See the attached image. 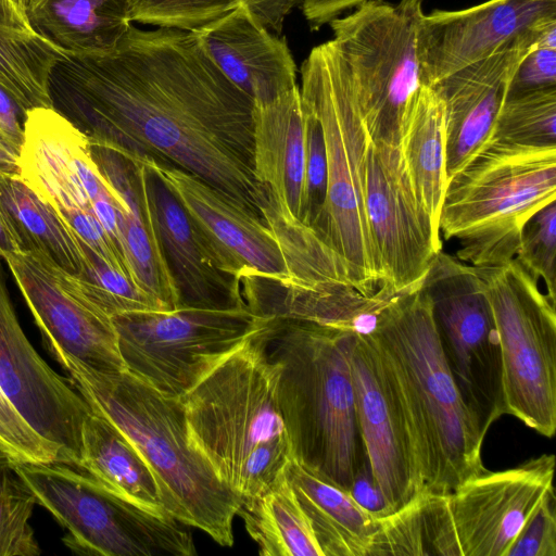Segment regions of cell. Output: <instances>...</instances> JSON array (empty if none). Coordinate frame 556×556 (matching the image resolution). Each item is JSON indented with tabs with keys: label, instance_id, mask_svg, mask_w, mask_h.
<instances>
[{
	"label": "cell",
	"instance_id": "1",
	"mask_svg": "<svg viewBox=\"0 0 556 556\" xmlns=\"http://www.w3.org/2000/svg\"><path fill=\"white\" fill-rule=\"evenodd\" d=\"M52 109L93 144L185 169L261 216L254 102L216 67L194 31L130 26L105 54L63 53Z\"/></svg>",
	"mask_w": 556,
	"mask_h": 556
},
{
	"label": "cell",
	"instance_id": "2",
	"mask_svg": "<svg viewBox=\"0 0 556 556\" xmlns=\"http://www.w3.org/2000/svg\"><path fill=\"white\" fill-rule=\"evenodd\" d=\"M368 334L407 417L421 494L448 493L484 472L485 435L454 381L421 287L399 295Z\"/></svg>",
	"mask_w": 556,
	"mask_h": 556
},
{
	"label": "cell",
	"instance_id": "3",
	"mask_svg": "<svg viewBox=\"0 0 556 556\" xmlns=\"http://www.w3.org/2000/svg\"><path fill=\"white\" fill-rule=\"evenodd\" d=\"M356 333L313 323L269 318L266 351L292 459L350 492L368 456L358 426L350 352Z\"/></svg>",
	"mask_w": 556,
	"mask_h": 556
},
{
	"label": "cell",
	"instance_id": "4",
	"mask_svg": "<svg viewBox=\"0 0 556 556\" xmlns=\"http://www.w3.org/2000/svg\"><path fill=\"white\" fill-rule=\"evenodd\" d=\"M267 321L180 397L192 444L240 505L275 484L292 459Z\"/></svg>",
	"mask_w": 556,
	"mask_h": 556
},
{
	"label": "cell",
	"instance_id": "5",
	"mask_svg": "<svg viewBox=\"0 0 556 556\" xmlns=\"http://www.w3.org/2000/svg\"><path fill=\"white\" fill-rule=\"evenodd\" d=\"M58 362L91 409L140 452L156 479L166 513L231 546L239 498L192 444L180 399L161 394L127 370L100 372L66 356Z\"/></svg>",
	"mask_w": 556,
	"mask_h": 556
},
{
	"label": "cell",
	"instance_id": "6",
	"mask_svg": "<svg viewBox=\"0 0 556 556\" xmlns=\"http://www.w3.org/2000/svg\"><path fill=\"white\" fill-rule=\"evenodd\" d=\"M301 101L318 119L325 142L328 189L313 228L337 254L352 286L365 294L383 285L365 207L370 138L345 64L331 40L312 49L301 66Z\"/></svg>",
	"mask_w": 556,
	"mask_h": 556
},
{
	"label": "cell",
	"instance_id": "7",
	"mask_svg": "<svg viewBox=\"0 0 556 556\" xmlns=\"http://www.w3.org/2000/svg\"><path fill=\"white\" fill-rule=\"evenodd\" d=\"M556 199V147L489 143L446 185L439 230L475 267L515 258L522 229Z\"/></svg>",
	"mask_w": 556,
	"mask_h": 556
},
{
	"label": "cell",
	"instance_id": "8",
	"mask_svg": "<svg viewBox=\"0 0 556 556\" xmlns=\"http://www.w3.org/2000/svg\"><path fill=\"white\" fill-rule=\"evenodd\" d=\"M422 1L367 0L350 15L329 22L331 41L374 142L400 146L405 119L422 86L417 53Z\"/></svg>",
	"mask_w": 556,
	"mask_h": 556
},
{
	"label": "cell",
	"instance_id": "9",
	"mask_svg": "<svg viewBox=\"0 0 556 556\" xmlns=\"http://www.w3.org/2000/svg\"><path fill=\"white\" fill-rule=\"evenodd\" d=\"M555 455L503 471L485 470L445 494L412 501L422 555L507 556L516 538L554 490Z\"/></svg>",
	"mask_w": 556,
	"mask_h": 556
},
{
	"label": "cell",
	"instance_id": "10",
	"mask_svg": "<svg viewBox=\"0 0 556 556\" xmlns=\"http://www.w3.org/2000/svg\"><path fill=\"white\" fill-rule=\"evenodd\" d=\"M17 475L64 527L65 544L102 556H192L191 533L169 515H156L113 493L81 469L61 462L15 463Z\"/></svg>",
	"mask_w": 556,
	"mask_h": 556
},
{
	"label": "cell",
	"instance_id": "11",
	"mask_svg": "<svg viewBox=\"0 0 556 556\" xmlns=\"http://www.w3.org/2000/svg\"><path fill=\"white\" fill-rule=\"evenodd\" d=\"M476 270L497 329L505 414L552 438L556 431V303L516 258Z\"/></svg>",
	"mask_w": 556,
	"mask_h": 556
},
{
	"label": "cell",
	"instance_id": "12",
	"mask_svg": "<svg viewBox=\"0 0 556 556\" xmlns=\"http://www.w3.org/2000/svg\"><path fill=\"white\" fill-rule=\"evenodd\" d=\"M111 318L125 370L174 399H180L268 320L248 305H181Z\"/></svg>",
	"mask_w": 556,
	"mask_h": 556
},
{
	"label": "cell",
	"instance_id": "13",
	"mask_svg": "<svg viewBox=\"0 0 556 556\" xmlns=\"http://www.w3.org/2000/svg\"><path fill=\"white\" fill-rule=\"evenodd\" d=\"M439 341L480 430L505 414L501 346L494 316L476 267L442 250L421 283Z\"/></svg>",
	"mask_w": 556,
	"mask_h": 556
},
{
	"label": "cell",
	"instance_id": "14",
	"mask_svg": "<svg viewBox=\"0 0 556 556\" xmlns=\"http://www.w3.org/2000/svg\"><path fill=\"white\" fill-rule=\"evenodd\" d=\"M365 207L383 282L396 292L417 290L442 244L414 192L400 147L370 140Z\"/></svg>",
	"mask_w": 556,
	"mask_h": 556
},
{
	"label": "cell",
	"instance_id": "15",
	"mask_svg": "<svg viewBox=\"0 0 556 556\" xmlns=\"http://www.w3.org/2000/svg\"><path fill=\"white\" fill-rule=\"evenodd\" d=\"M56 361L71 357L100 372L125 370L112 318L46 255L28 251L2 257Z\"/></svg>",
	"mask_w": 556,
	"mask_h": 556
},
{
	"label": "cell",
	"instance_id": "16",
	"mask_svg": "<svg viewBox=\"0 0 556 556\" xmlns=\"http://www.w3.org/2000/svg\"><path fill=\"white\" fill-rule=\"evenodd\" d=\"M141 160L190 217L217 269L238 282L287 283L279 244L262 217L185 169L152 157Z\"/></svg>",
	"mask_w": 556,
	"mask_h": 556
},
{
	"label": "cell",
	"instance_id": "17",
	"mask_svg": "<svg viewBox=\"0 0 556 556\" xmlns=\"http://www.w3.org/2000/svg\"><path fill=\"white\" fill-rule=\"evenodd\" d=\"M0 389L27 424L60 448L62 463L78 468L83 425L92 409L28 341L12 305L1 257Z\"/></svg>",
	"mask_w": 556,
	"mask_h": 556
},
{
	"label": "cell",
	"instance_id": "18",
	"mask_svg": "<svg viewBox=\"0 0 556 556\" xmlns=\"http://www.w3.org/2000/svg\"><path fill=\"white\" fill-rule=\"evenodd\" d=\"M350 364L362 438L376 482L393 514L422 490L408 420L369 334L354 336Z\"/></svg>",
	"mask_w": 556,
	"mask_h": 556
},
{
	"label": "cell",
	"instance_id": "19",
	"mask_svg": "<svg viewBox=\"0 0 556 556\" xmlns=\"http://www.w3.org/2000/svg\"><path fill=\"white\" fill-rule=\"evenodd\" d=\"M556 21V0H489L424 14L417 33L421 81L432 87L511 40Z\"/></svg>",
	"mask_w": 556,
	"mask_h": 556
},
{
	"label": "cell",
	"instance_id": "20",
	"mask_svg": "<svg viewBox=\"0 0 556 556\" xmlns=\"http://www.w3.org/2000/svg\"><path fill=\"white\" fill-rule=\"evenodd\" d=\"M20 176L67 224L93 213L92 202L102 197L125 205L99 170L89 139L52 108L26 113Z\"/></svg>",
	"mask_w": 556,
	"mask_h": 556
},
{
	"label": "cell",
	"instance_id": "21",
	"mask_svg": "<svg viewBox=\"0 0 556 556\" xmlns=\"http://www.w3.org/2000/svg\"><path fill=\"white\" fill-rule=\"evenodd\" d=\"M545 27L511 40L431 87L444 110L447 181L489 144L513 75L538 46Z\"/></svg>",
	"mask_w": 556,
	"mask_h": 556
},
{
	"label": "cell",
	"instance_id": "22",
	"mask_svg": "<svg viewBox=\"0 0 556 556\" xmlns=\"http://www.w3.org/2000/svg\"><path fill=\"white\" fill-rule=\"evenodd\" d=\"M90 144L99 170L127 205L125 211L118 210V248L132 281L163 311L176 309L180 294L154 222L144 163L112 148Z\"/></svg>",
	"mask_w": 556,
	"mask_h": 556
},
{
	"label": "cell",
	"instance_id": "23",
	"mask_svg": "<svg viewBox=\"0 0 556 556\" xmlns=\"http://www.w3.org/2000/svg\"><path fill=\"white\" fill-rule=\"evenodd\" d=\"M194 33L220 73L254 103L298 86L286 38L263 27L241 5Z\"/></svg>",
	"mask_w": 556,
	"mask_h": 556
},
{
	"label": "cell",
	"instance_id": "24",
	"mask_svg": "<svg viewBox=\"0 0 556 556\" xmlns=\"http://www.w3.org/2000/svg\"><path fill=\"white\" fill-rule=\"evenodd\" d=\"M146 167L154 222L179 290L180 306L227 308L247 305L239 282L217 269L182 206L161 179Z\"/></svg>",
	"mask_w": 556,
	"mask_h": 556
},
{
	"label": "cell",
	"instance_id": "25",
	"mask_svg": "<svg viewBox=\"0 0 556 556\" xmlns=\"http://www.w3.org/2000/svg\"><path fill=\"white\" fill-rule=\"evenodd\" d=\"M306 159L300 87L253 106V174L281 212L303 218Z\"/></svg>",
	"mask_w": 556,
	"mask_h": 556
},
{
	"label": "cell",
	"instance_id": "26",
	"mask_svg": "<svg viewBox=\"0 0 556 556\" xmlns=\"http://www.w3.org/2000/svg\"><path fill=\"white\" fill-rule=\"evenodd\" d=\"M260 287L254 280L244 282L248 307L256 315L292 319L319 326L368 334L376 328L384 309L401 294L384 285L377 292L365 294L348 283L321 287ZM407 293V292H406Z\"/></svg>",
	"mask_w": 556,
	"mask_h": 556
},
{
	"label": "cell",
	"instance_id": "27",
	"mask_svg": "<svg viewBox=\"0 0 556 556\" xmlns=\"http://www.w3.org/2000/svg\"><path fill=\"white\" fill-rule=\"evenodd\" d=\"M285 475L306 515L323 556H372L381 527L376 517L343 491L291 459Z\"/></svg>",
	"mask_w": 556,
	"mask_h": 556
},
{
	"label": "cell",
	"instance_id": "28",
	"mask_svg": "<svg viewBox=\"0 0 556 556\" xmlns=\"http://www.w3.org/2000/svg\"><path fill=\"white\" fill-rule=\"evenodd\" d=\"M131 0H29L28 27L64 53L113 51L131 26Z\"/></svg>",
	"mask_w": 556,
	"mask_h": 556
},
{
	"label": "cell",
	"instance_id": "29",
	"mask_svg": "<svg viewBox=\"0 0 556 556\" xmlns=\"http://www.w3.org/2000/svg\"><path fill=\"white\" fill-rule=\"evenodd\" d=\"M78 468L141 508L168 515L156 479L140 452L117 427L94 410L83 425Z\"/></svg>",
	"mask_w": 556,
	"mask_h": 556
},
{
	"label": "cell",
	"instance_id": "30",
	"mask_svg": "<svg viewBox=\"0 0 556 556\" xmlns=\"http://www.w3.org/2000/svg\"><path fill=\"white\" fill-rule=\"evenodd\" d=\"M401 153L414 192L439 228L447 185L443 104L431 87L421 86L405 119Z\"/></svg>",
	"mask_w": 556,
	"mask_h": 556
},
{
	"label": "cell",
	"instance_id": "31",
	"mask_svg": "<svg viewBox=\"0 0 556 556\" xmlns=\"http://www.w3.org/2000/svg\"><path fill=\"white\" fill-rule=\"evenodd\" d=\"M0 204L23 252H39L70 275L83 274L85 256L78 236L21 176L0 177Z\"/></svg>",
	"mask_w": 556,
	"mask_h": 556
},
{
	"label": "cell",
	"instance_id": "32",
	"mask_svg": "<svg viewBox=\"0 0 556 556\" xmlns=\"http://www.w3.org/2000/svg\"><path fill=\"white\" fill-rule=\"evenodd\" d=\"M237 515L263 556H323L309 521L286 475Z\"/></svg>",
	"mask_w": 556,
	"mask_h": 556
},
{
	"label": "cell",
	"instance_id": "33",
	"mask_svg": "<svg viewBox=\"0 0 556 556\" xmlns=\"http://www.w3.org/2000/svg\"><path fill=\"white\" fill-rule=\"evenodd\" d=\"M263 191L260 213L279 244L288 271L287 283L278 287L311 289L334 283L352 286L337 254L313 228L281 212L269 191L264 187Z\"/></svg>",
	"mask_w": 556,
	"mask_h": 556
},
{
	"label": "cell",
	"instance_id": "34",
	"mask_svg": "<svg viewBox=\"0 0 556 556\" xmlns=\"http://www.w3.org/2000/svg\"><path fill=\"white\" fill-rule=\"evenodd\" d=\"M63 53L29 28L0 24V86L25 115L52 108L49 74Z\"/></svg>",
	"mask_w": 556,
	"mask_h": 556
},
{
	"label": "cell",
	"instance_id": "35",
	"mask_svg": "<svg viewBox=\"0 0 556 556\" xmlns=\"http://www.w3.org/2000/svg\"><path fill=\"white\" fill-rule=\"evenodd\" d=\"M489 143L556 147V87L508 93Z\"/></svg>",
	"mask_w": 556,
	"mask_h": 556
},
{
	"label": "cell",
	"instance_id": "36",
	"mask_svg": "<svg viewBox=\"0 0 556 556\" xmlns=\"http://www.w3.org/2000/svg\"><path fill=\"white\" fill-rule=\"evenodd\" d=\"M85 268L76 281L84 294L110 317L134 312H165L125 274L108 265L78 237Z\"/></svg>",
	"mask_w": 556,
	"mask_h": 556
},
{
	"label": "cell",
	"instance_id": "37",
	"mask_svg": "<svg viewBox=\"0 0 556 556\" xmlns=\"http://www.w3.org/2000/svg\"><path fill=\"white\" fill-rule=\"evenodd\" d=\"M35 495L12 464L0 465V556H38L40 547L29 518Z\"/></svg>",
	"mask_w": 556,
	"mask_h": 556
},
{
	"label": "cell",
	"instance_id": "38",
	"mask_svg": "<svg viewBox=\"0 0 556 556\" xmlns=\"http://www.w3.org/2000/svg\"><path fill=\"white\" fill-rule=\"evenodd\" d=\"M240 0H131L130 20L195 31L237 9Z\"/></svg>",
	"mask_w": 556,
	"mask_h": 556
},
{
	"label": "cell",
	"instance_id": "39",
	"mask_svg": "<svg viewBox=\"0 0 556 556\" xmlns=\"http://www.w3.org/2000/svg\"><path fill=\"white\" fill-rule=\"evenodd\" d=\"M515 258L536 279L556 303V202L536 212L525 225Z\"/></svg>",
	"mask_w": 556,
	"mask_h": 556
},
{
	"label": "cell",
	"instance_id": "40",
	"mask_svg": "<svg viewBox=\"0 0 556 556\" xmlns=\"http://www.w3.org/2000/svg\"><path fill=\"white\" fill-rule=\"evenodd\" d=\"M0 446L15 463L61 462L58 446L40 437L17 413L0 389Z\"/></svg>",
	"mask_w": 556,
	"mask_h": 556
},
{
	"label": "cell",
	"instance_id": "41",
	"mask_svg": "<svg viewBox=\"0 0 556 556\" xmlns=\"http://www.w3.org/2000/svg\"><path fill=\"white\" fill-rule=\"evenodd\" d=\"M306 129V159L302 223L314 228L327 198L328 168L323 130L316 116L303 106Z\"/></svg>",
	"mask_w": 556,
	"mask_h": 556
},
{
	"label": "cell",
	"instance_id": "42",
	"mask_svg": "<svg viewBox=\"0 0 556 556\" xmlns=\"http://www.w3.org/2000/svg\"><path fill=\"white\" fill-rule=\"evenodd\" d=\"M507 556H556V496L552 490L522 528Z\"/></svg>",
	"mask_w": 556,
	"mask_h": 556
},
{
	"label": "cell",
	"instance_id": "43",
	"mask_svg": "<svg viewBox=\"0 0 556 556\" xmlns=\"http://www.w3.org/2000/svg\"><path fill=\"white\" fill-rule=\"evenodd\" d=\"M548 87H556V49L535 46L517 66L508 93Z\"/></svg>",
	"mask_w": 556,
	"mask_h": 556
},
{
	"label": "cell",
	"instance_id": "44",
	"mask_svg": "<svg viewBox=\"0 0 556 556\" xmlns=\"http://www.w3.org/2000/svg\"><path fill=\"white\" fill-rule=\"evenodd\" d=\"M303 0H240V5L263 27L280 36L286 17Z\"/></svg>",
	"mask_w": 556,
	"mask_h": 556
},
{
	"label": "cell",
	"instance_id": "45",
	"mask_svg": "<svg viewBox=\"0 0 556 556\" xmlns=\"http://www.w3.org/2000/svg\"><path fill=\"white\" fill-rule=\"evenodd\" d=\"M349 493L357 504L376 517L382 518L391 515L382 492L376 482L369 460L357 471Z\"/></svg>",
	"mask_w": 556,
	"mask_h": 556
},
{
	"label": "cell",
	"instance_id": "46",
	"mask_svg": "<svg viewBox=\"0 0 556 556\" xmlns=\"http://www.w3.org/2000/svg\"><path fill=\"white\" fill-rule=\"evenodd\" d=\"M367 0H303V14L313 28L337 18L352 7H358Z\"/></svg>",
	"mask_w": 556,
	"mask_h": 556
},
{
	"label": "cell",
	"instance_id": "47",
	"mask_svg": "<svg viewBox=\"0 0 556 556\" xmlns=\"http://www.w3.org/2000/svg\"><path fill=\"white\" fill-rule=\"evenodd\" d=\"M26 115L12 97L0 86V129L16 143L23 146Z\"/></svg>",
	"mask_w": 556,
	"mask_h": 556
},
{
	"label": "cell",
	"instance_id": "48",
	"mask_svg": "<svg viewBox=\"0 0 556 556\" xmlns=\"http://www.w3.org/2000/svg\"><path fill=\"white\" fill-rule=\"evenodd\" d=\"M22 146L0 129V177L21 175Z\"/></svg>",
	"mask_w": 556,
	"mask_h": 556
},
{
	"label": "cell",
	"instance_id": "49",
	"mask_svg": "<svg viewBox=\"0 0 556 556\" xmlns=\"http://www.w3.org/2000/svg\"><path fill=\"white\" fill-rule=\"evenodd\" d=\"M14 252H23V250L10 219L0 204V257Z\"/></svg>",
	"mask_w": 556,
	"mask_h": 556
},
{
	"label": "cell",
	"instance_id": "50",
	"mask_svg": "<svg viewBox=\"0 0 556 556\" xmlns=\"http://www.w3.org/2000/svg\"><path fill=\"white\" fill-rule=\"evenodd\" d=\"M0 24L12 27L29 28L20 17L9 0H0Z\"/></svg>",
	"mask_w": 556,
	"mask_h": 556
},
{
	"label": "cell",
	"instance_id": "51",
	"mask_svg": "<svg viewBox=\"0 0 556 556\" xmlns=\"http://www.w3.org/2000/svg\"><path fill=\"white\" fill-rule=\"evenodd\" d=\"M14 10L17 12L20 17L27 24L26 21V8L29 0H9ZM28 26V25H27Z\"/></svg>",
	"mask_w": 556,
	"mask_h": 556
},
{
	"label": "cell",
	"instance_id": "52",
	"mask_svg": "<svg viewBox=\"0 0 556 556\" xmlns=\"http://www.w3.org/2000/svg\"><path fill=\"white\" fill-rule=\"evenodd\" d=\"M4 464H12L10 457L8 454L3 451V448L0 446V465Z\"/></svg>",
	"mask_w": 556,
	"mask_h": 556
}]
</instances>
